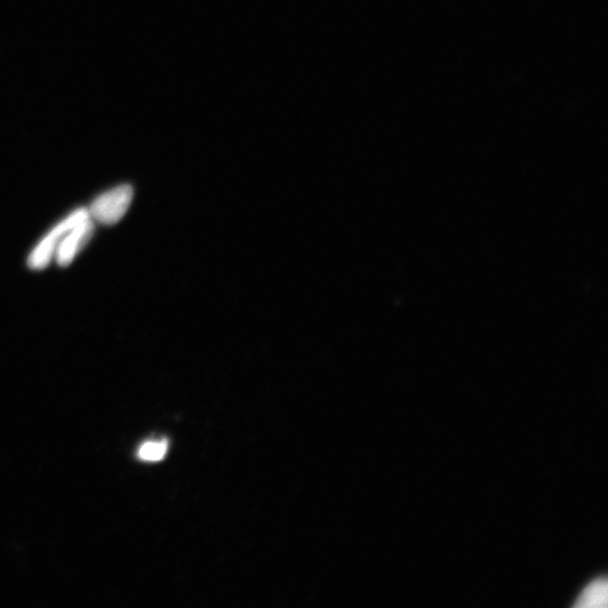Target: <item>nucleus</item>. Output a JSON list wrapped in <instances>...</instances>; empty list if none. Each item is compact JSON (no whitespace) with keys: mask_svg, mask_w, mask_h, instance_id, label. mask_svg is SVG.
<instances>
[{"mask_svg":"<svg viewBox=\"0 0 608 608\" xmlns=\"http://www.w3.org/2000/svg\"><path fill=\"white\" fill-rule=\"evenodd\" d=\"M133 187L128 184L114 187L94 200L88 209L89 216L101 225L112 226L128 212L133 200Z\"/></svg>","mask_w":608,"mask_h":608,"instance_id":"1","label":"nucleus"},{"mask_svg":"<svg viewBox=\"0 0 608 608\" xmlns=\"http://www.w3.org/2000/svg\"><path fill=\"white\" fill-rule=\"evenodd\" d=\"M88 217H91L89 216L88 209L80 208L58 223V225L40 241L37 247L33 249V252L28 259L29 267L35 271L44 270V268L50 264L51 259L55 257L56 249L61 238L64 237L71 228L75 227L77 223Z\"/></svg>","mask_w":608,"mask_h":608,"instance_id":"2","label":"nucleus"},{"mask_svg":"<svg viewBox=\"0 0 608 608\" xmlns=\"http://www.w3.org/2000/svg\"><path fill=\"white\" fill-rule=\"evenodd\" d=\"M93 234L94 220L91 217L77 223L59 241L55 254L57 264L61 267H67L73 263L75 257L86 246Z\"/></svg>","mask_w":608,"mask_h":608,"instance_id":"3","label":"nucleus"},{"mask_svg":"<svg viewBox=\"0 0 608 608\" xmlns=\"http://www.w3.org/2000/svg\"><path fill=\"white\" fill-rule=\"evenodd\" d=\"M608 603V585L606 579H597L589 584L578 597L574 607L578 608H604Z\"/></svg>","mask_w":608,"mask_h":608,"instance_id":"4","label":"nucleus"},{"mask_svg":"<svg viewBox=\"0 0 608 608\" xmlns=\"http://www.w3.org/2000/svg\"><path fill=\"white\" fill-rule=\"evenodd\" d=\"M168 443L163 441H149L140 446L138 458L145 462H158L165 458Z\"/></svg>","mask_w":608,"mask_h":608,"instance_id":"5","label":"nucleus"}]
</instances>
